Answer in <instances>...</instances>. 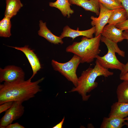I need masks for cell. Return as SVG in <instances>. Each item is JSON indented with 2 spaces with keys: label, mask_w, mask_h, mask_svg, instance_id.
<instances>
[{
  "label": "cell",
  "mask_w": 128,
  "mask_h": 128,
  "mask_svg": "<svg viewBox=\"0 0 128 128\" xmlns=\"http://www.w3.org/2000/svg\"><path fill=\"white\" fill-rule=\"evenodd\" d=\"M71 5L68 0H57L54 2L49 3L50 6L58 9L64 16L68 18H70L71 15L74 12L73 10L70 8Z\"/></svg>",
  "instance_id": "cell-15"
},
{
  "label": "cell",
  "mask_w": 128,
  "mask_h": 128,
  "mask_svg": "<svg viewBox=\"0 0 128 128\" xmlns=\"http://www.w3.org/2000/svg\"><path fill=\"white\" fill-rule=\"evenodd\" d=\"M5 17L11 18L15 15L23 6L20 0H6Z\"/></svg>",
  "instance_id": "cell-16"
},
{
  "label": "cell",
  "mask_w": 128,
  "mask_h": 128,
  "mask_svg": "<svg viewBox=\"0 0 128 128\" xmlns=\"http://www.w3.org/2000/svg\"><path fill=\"white\" fill-rule=\"evenodd\" d=\"M124 125H125L128 128V121L126 122L125 121L123 123Z\"/></svg>",
  "instance_id": "cell-30"
},
{
  "label": "cell",
  "mask_w": 128,
  "mask_h": 128,
  "mask_svg": "<svg viewBox=\"0 0 128 128\" xmlns=\"http://www.w3.org/2000/svg\"><path fill=\"white\" fill-rule=\"evenodd\" d=\"M6 128H24V127L19 124L18 123L13 124H10L7 125Z\"/></svg>",
  "instance_id": "cell-25"
},
{
  "label": "cell",
  "mask_w": 128,
  "mask_h": 128,
  "mask_svg": "<svg viewBox=\"0 0 128 128\" xmlns=\"http://www.w3.org/2000/svg\"><path fill=\"white\" fill-rule=\"evenodd\" d=\"M123 37L124 39H126L128 41V30H124L123 32Z\"/></svg>",
  "instance_id": "cell-28"
},
{
  "label": "cell",
  "mask_w": 128,
  "mask_h": 128,
  "mask_svg": "<svg viewBox=\"0 0 128 128\" xmlns=\"http://www.w3.org/2000/svg\"><path fill=\"white\" fill-rule=\"evenodd\" d=\"M125 118L116 117L104 118L100 128H121L124 125Z\"/></svg>",
  "instance_id": "cell-17"
},
{
  "label": "cell",
  "mask_w": 128,
  "mask_h": 128,
  "mask_svg": "<svg viewBox=\"0 0 128 128\" xmlns=\"http://www.w3.org/2000/svg\"><path fill=\"white\" fill-rule=\"evenodd\" d=\"M101 36V34L91 38L83 36L80 41L74 42L67 47L66 51L79 56L81 63H91L100 53L99 46Z\"/></svg>",
  "instance_id": "cell-3"
},
{
  "label": "cell",
  "mask_w": 128,
  "mask_h": 128,
  "mask_svg": "<svg viewBox=\"0 0 128 128\" xmlns=\"http://www.w3.org/2000/svg\"><path fill=\"white\" fill-rule=\"evenodd\" d=\"M71 4L76 5L83 8L85 10L95 13L99 15L100 4L98 0H68Z\"/></svg>",
  "instance_id": "cell-13"
},
{
  "label": "cell",
  "mask_w": 128,
  "mask_h": 128,
  "mask_svg": "<svg viewBox=\"0 0 128 128\" xmlns=\"http://www.w3.org/2000/svg\"><path fill=\"white\" fill-rule=\"evenodd\" d=\"M25 73L20 68L14 65H9L4 69L0 68V82H7L24 80Z\"/></svg>",
  "instance_id": "cell-7"
},
{
  "label": "cell",
  "mask_w": 128,
  "mask_h": 128,
  "mask_svg": "<svg viewBox=\"0 0 128 128\" xmlns=\"http://www.w3.org/2000/svg\"><path fill=\"white\" fill-rule=\"evenodd\" d=\"M95 26H93L91 28L87 30L80 31L73 29L67 25L64 27L63 32L59 37L62 39L65 37H70L72 38L73 40L76 37L80 36L91 38L93 37V34L95 33Z\"/></svg>",
  "instance_id": "cell-10"
},
{
  "label": "cell",
  "mask_w": 128,
  "mask_h": 128,
  "mask_svg": "<svg viewBox=\"0 0 128 128\" xmlns=\"http://www.w3.org/2000/svg\"><path fill=\"white\" fill-rule=\"evenodd\" d=\"M118 86L116 93L118 101L128 103V80H124Z\"/></svg>",
  "instance_id": "cell-19"
},
{
  "label": "cell",
  "mask_w": 128,
  "mask_h": 128,
  "mask_svg": "<svg viewBox=\"0 0 128 128\" xmlns=\"http://www.w3.org/2000/svg\"><path fill=\"white\" fill-rule=\"evenodd\" d=\"M39 26L40 29L38 31L39 36L44 38L52 43L62 44L64 43L62 39L54 35L48 28L46 22L43 23L42 20H40Z\"/></svg>",
  "instance_id": "cell-12"
},
{
  "label": "cell",
  "mask_w": 128,
  "mask_h": 128,
  "mask_svg": "<svg viewBox=\"0 0 128 128\" xmlns=\"http://www.w3.org/2000/svg\"><path fill=\"white\" fill-rule=\"evenodd\" d=\"M127 19L126 12L123 8L115 9L111 15L108 21L109 24L115 25Z\"/></svg>",
  "instance_id": "cell-18"
},
{
  "label": "cell",
  "mask_w": 128,
  "mask_h": 128,
  "mask_svg": "<svg viewBox=\"0 0 128 128\" xmlns=\"http://www.w3.org/2000/svg\"><path fill=\"white\" fill-rule=\"evenodd\" d=\"M123 31L114 25L108 24L104 27L101 34L102 36L117 43L124 39L123 37Z\"/></svg>",
  "instance_id": "cell-11"
},
{
  "label": "cell",
  "mask_w": 128,
  "mask_h": 128,
  "mask_svg": "<svg viewBox=\"0 0 128 128\" xmlns=\"http://www.w3.org/2000/svg\"><path fill=\"white\" fill-rule=\"evenodd\" d=\"M81 60L80 58L74 54L69 61L65 63H60L52 59L51 64L54 70L58 71L68 80L72 82L75 87L77 86L78 78L76 72Z\"/></svg>",
  "instance_id": "cell-5"
},
{
  "label": "cell",
  "mask_w": 128,
  "mask_h": 128,
  "mask_svg": "<svg viewBox=\"0 0 128 128\" xmlns=\"http://www.w3.org/2000/svg\"><path fill=\"white\" fill-rule=\"evenodd\" d=\"M125 121H128V116L126 118H125Z\"/></svg>",
  "instance_id": "cell-31"
},
{
  "label": "cell",
  "mask_w": 128,
  "mask_h": 128,
  "mask_svg": "<svg viewBox=\"0 0 128 128\" xmlns=\"http://www.w3.org/2000/svg\"><path fill=\"white\" fill-rule=\"evenodd\" d=\"M14 101H10L6 102L0 105V113L6 111L12 106Z\"/></svg>",
  "instance_id": "cell-22"
},
{
  "label": "cell",
  "mask_w": 128,
  "mask_h": 128,
  "mask_svg": "<svg viewBox=\"0 0 128 128\" xmlns=\"http://www.w3.org/2000/svg\"><path fill=\"white\" fill-rule=\"evenodd\" d=\"M95 63L93 68H89L82 72L78 78L77 86L73 88L70 91L78 92L81 95L84 101H87L91 96V95H87V93L98 86V83L95 82L98 77L103 76L108 77L114 74V73L110 71L108 69L102 66L96 60Z\"/></svg>",
  "instance_id": "cell-2"
},
{
  "label": "cell",
  "mask_w": 128,
  "mask_h": 128,
  "mask_svg": "<svg viewBox=\"0 0 128 128\" xmlns=\"http://www.w3.org/2000/svg\"><path fill=\"white\" fill-rule=\"evenodd\" d=\"M10 18L5 17L0 21V36L9 37L11 35Z\"/></svg>",
  "instance_id": "cell-20"
},
{
  "label": "cell",
  "mask_w": 128,
  "mask_h": 128,
  "mask_svg": "<svg viewBox=\"0 0 128 128\" xmlns=\"http://www.w3.org/2000/svg\"><path fill=\"white\" fill-rule=\"evenodd\" d=\"M24 107L22 103L14 101L11 107L6 111L0 120V128H5L14 121L20 118L23 115Z\"/></svg>",
  "instance_id": "cell-6"
},
{
  "label": "cell",
  "mask_w": 128,
  "mask_h": 128,
  "mask_svg": "<svg viewBox=\"0 0 128 128\" xmlns=\"http://www.w3.org/2000/svg\"><path fill=\"white\" fill-rule=\"evenodd\" d=\"M128 116V103L117 102L111 106L109 117L125 118Z\"/></svg>",
  "instance_id": "cell-14"
},
{
  "label": "cell",
  "mask_w": 128,
  "mask_h": 128,
  "mask_svg": "<svg viewBox=\"0 0 128 128\" xmlns=\"http://www.w3.org/2000/svg\"><path fill=\"white\" fill-rule=\"evenodd\" d=\"M44 78H42L34 82L29 78L26 81L4 82L0 85V105L10 101L22 103L34 97L38 92L41 91L39 84Z\"/></svg>",
  "instance_id": "cell-1"
},
{
  "label": "cell",
  "mask_w": 128,
  "mask_h": 128,
  "mask_svg": "<svg viewBox=\"0 0 128 128\" xmlns=\"http://www.w3.org/2000/svg\"><path fill=\"white\" fill-rule=\"evenodd\" d=\"M100 4V12L98 17L92 16L91 19L92 21L91 24L92 26H95L96 30L95 37L101 34L102 31L106 24L108 23L110 17L114 10L109 9L101 3Z\"/></svg>",
  "instance_id": "cell-8"
},
{
  "label": "cell",
  "mask_w": 128,
  "mask_h": 128,
  "mask_svg": "<svg viewBox=\"0 0 128 128\" xmlns=\"http://www.w3.org/2000/svg\"><path fill=\"white\" fill-rule=\"evenodd\" d=\"M9 46L22 51L26 55L33 71L32 75L30 78L32 79L41 68L39 59L33 50L29 47L27 45H25L23 47Z\"/></svg>",
  "instance_id": "cell-9"
},
{
  "label": "cell",
  "mask_w": 128,
  "mask_h": 128,
  "mask_svg": "<svg viewBox=\"0 0 128 128\" xmlns=\"http://www.w3.org/2000/svg\"><path fill=\"white\" fill-rule=\"evenodd\" d=\"M105 7L110 10L123 8L118 0H98Z\"/></svg>",
  "instance_id": "cell-21"
},
{
  "label": "cell",
  "mask_w": 128,
  "mask_h": 128,
  "mask_svg": "<svg viewBox=\"0 0 128 128\" xmlns=\"http://www.w3.org/2000/svg\"><path fill=\"white\" fill-rule=\"evenodd\" d=\"M128 44V41H127ZM128 72V61L127 63L125 64L123 70L121 71L119 75V77L123 76L127 73Z\"/></svg>",
  "instance_id": "cell-26"
},
{
  "label": "cell",
  "mask_w": 128,
  "mask_h": 128,
  "mask_svg": "<svg viewBox=\"0 0 128 128\" xmlns=\"http://www.w3.org/2000/svg\"><path fill=\"white\" fill-rule=\"evenodd\" d=\"M115 26L123 31L128 30V18L121 23L116 24Z\"/></svg>",
  "instance_id": "cell-23"
},
{
  "label": "cell",
  "mask_w": 128,
  "mask_h": 128,
  "mask_svg": "<svg viewBox=\"0 0 128 128\" xmlns=\"http://www.w3.org/2000/svg\"><path fill=\"white\" fill-rule=\"evenodd\" d=\"M119 78L122 80H128V72L123 76L119 77Z\"/></svg>",
  "instance_id": "cell-29"
},
{
  "label": "cell",
  "mask_w": 128,
  "mask_h": 128,
  "mask_svg": "<svg viewBox=\"0 0 128 128\" xmlns=\"http://www.w3.org/2000/svg\"><path fill=\"white\" fill-rule=\"evenodd\" d=\"M65 118L64 117L61 121L53 127V128H62V125L64 120Z\"/></svg>",
  "instance_id": "cell-27"
},
{
  "label": "cell",
  "mask_w": 128,
  "mask_h": 128,
  "mask_svg": "<svg viewBox=\"0 0 128 128\" xmlns=\"http://www.w3.org/2000/svg\"><path fill=\"white\" fill-rule=\"evenodd\" d=\"M101 40L107 46L108 52L103 56L98 55L96 60L102 66L105 68L119 70L121 71L123 69L125 64L119 61L116 57L115 53L124 57L125 55V52L120 49L117 43L104 37L101 36Z\"/></svg>",
  "instance_id": "cell-4"
},
{
  "label": "cell",
  "mask_w": 128,
  "mask_h": 128,
  "mask_svg": "<svg viewBox=\"0 0 128 128\" xmlns=\"http://www.w3.org/2000/svg\"><path fill=\"white\" fill-rule=\"evenodd\" d=\"M121 3L123 8L126 10L128 18V0H118Z\"/></svg>",
  "instance_id": "cell-24"
}]
</instances>
